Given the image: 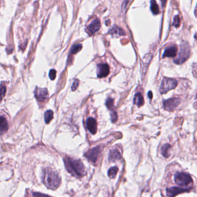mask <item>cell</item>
Masks as SVG:
<instances>
[{"mask_svg":"<svg viewBox=\"0 0 197 197\" xmlns=\"http://www.w3.org/2000/svg\"><path fill=\"white\" fill-rule=\"evenodd\" d=\"M64 161L67 171L74 176L80 178L85 175L86 169L81 161L67 157L64 158Z\"/></svg>","mask_w":197,"mask_h":197,"instance_id":"obj_1","label":"cell"},{"mask_svg":"<svg viewBox=\"0 0 197 197\" xmlns=\"http://www.w3.org/2000/svg\"><path fill=\"white\" fill-rule=\"evenodd\" d=\"M42 180L45 185L48 189L55 190L57 189L61 183V178L58 174L51 168H47L44 170Z\"/></svg>","mask_w":197,"mask_h":197,"instance_id":"obj_2","label":"cell"},{"mask_svg":"<svg viewBox=\"0 0 197 197\" xmlns=\"http://www.w3.org/2000/svg\"><path fill=\"white\" fill-rule=\"evenodd\" d=\"M190 47L189 44L187 42L182 43L177 57L174 60V62L176 64H181L185 63L190 55Z\"/></svg>","mask_w":197,"mask_h":197,"instance_id":"obj_3","label":"cell"},{"mask_svg":"<svg viewBox=\"0 0 197 197\" xmlns=\"http://www.w3.org/2000/svg\"><path fill=\"white\" fill-rule=\"evenodd\" d=\"M177 85L176 80L169 78H164L160 88V93L162 94H166L169 91L175 89Z\"/></svg>","mask_w":197,"mask_h":197,"instance_id":"obj_4","label":"cell"},{"mask_svg":"<svg viewBox=\"0 0 197 197\" xmlns=\"http://www.w3.org/2000/svg\"><path fill=\"white\" fill-rule=\"evenodd\" d=\"M175 182L180 186H187L193 180L189 174L183 172H177L175 175Z\"/></svg>","mask_w":197,"mask_h":197,"instance_id":"obj_5","label":"cell"},{"mask_svg":"<svg viewBox=\"0 0 197 197\" xmlns=\"http://www.w3.org/2000/svg\"><path fill=\"white\" fill-rule=\"evenodd\" d=\"M101 153V147L100 146H97L89 150L87 153L84 154V157L87 158L89 161L95 164L97 161Z\"/></svg>","mask_w":197,"mask_h":197,"instance_id":"obj_6","label":"cell"},{"mask_svg":"<svg viewBox=\"0 0 197 197\" xmlns=\"http://www.w3.org/2000/svg\"><path fill=\"white\" fill-rule=\"evenodd\" d=\"M180 100L177 98H172L163 101L164 109L166 110L172 112L180 104Z\"/></svg>","mask_w":197,"mask_h":197,"instance_id":"obj_7","label":"cell"},{"mask_svg":"<svg viewBox=\"0 0 197 197\" xmlns=\"http://www.w3.org/2000/svg\"><path fill=\"white\" fill-rule=\"evenodd\" d=\"M97 76L99 78L107 77L109 74V67L107 64H100L97 65Z\"/></svg>","mask_w":197,"mask_h":197,"instance_id":"obj_8","label":"cell"},{"mask_svg":"<svg viewBox=\"0 0 197 197\" xmlns=\"http://www.w3.org/2000/svg\"><path fill=\"white\" fill-rule=\"evenodd\" d=\"M101 27L100 22L98 19L93 20L87 27V31L89 36H93L98 31Z\"/></svg>","mask_w":197,"mask_h":197,"instance_id":"obj_9","label":"cell"},{"mask_svg":"<svg viewBox=\"0 0 197 197\" xmlns=\"http://www.w3.org/2000/svg\"><path fill=\"white\" fill-rule=\"evenodd\" d=\"M34 94L37 100H38L39 101H42L47 98L48 97V91L45 88L36 87Z\"/></svg>","mask_w":197,"mask_h":197,"instance_id":"obj_10","label":"cell"},{"mask_svg":"<svg viewBox=\"0 0 197 197\" xmlns=\"http://www.w3.org/2000/svg\"><path fill=\"white\" fill-rule=\"evenodd\" d=\"M190 189H182L177 187H172L166 189V195L168 197H175L178 194L187 192Z\"/></svg>","mask_w":197,"mask_h":197,"instance_id":"obj_11","label":"cell"},{"mask_svg":"<svg viewBox=\"0 0 197 197\" xmlns=\"http://www.w3.org/2000/svg\"><path fill=\"white\" fill-rule=\"evenodd\" d=\"M88 130L92 134H95L97 131V123L95 118H87L86 122Z\"/></svg>","mask_w":197,"mask_h":197,"instance_id":"obj_12","label":"cell"},{"mask_svg":"<svg viewBox=\"0 0 197 197\" xmlns=\"http://www.w3.org/2000/svg\"><path fill=\"white\" fill-rule=\"evenodd\" d=\"M177 47L176 46H172L166 48L162 55V57H174L176 55Z\"/></svg>","mask_w":197,"mask_h":197,"instance_id":"obj_13","label":"cell"},{"mask_svg":"<svg viewBox=\"0 0 197 197\" xmlns=\"http://www.w3.org/2000/svg\"><path fill=\"white\" fill-rule=\"evenodd\" d=\"M152 58H153V55L150 53L147 54L143 58V60H142V65H143L142 70H143V74H145V72L147 71V67H149V65Z\"/></svg>","mask_w":197,"mask_h":197,"instance_id":"obj_14","label":"cell"},{"mask_svg":"<svg viewBox=\"0 0 197 197\" xmlns=\"http://www.w3.org/2000/svg\"><path fill=\"white\" fill-rule=\"evenodd\" d=\"M121 154L118 150L116 149H113L110 150L109 154V157L108 159L110 162L116 161V160H118L121 158Z\"/></svg>","mask_w":197,"mask_h":197,"instance_id":"obj_15","label":"cell"},{"mask_svg":"<svg viewBox=\"0 0 197 197\" xmlns=\"http://www.w3.org/2000/svg\"><path fill=\"white\" fill-rule=\"evenodd\" d=\"M134 103L137 107H142L144 104V98L141 93H138L134 96Z\"/></svg>","mask_w":197,"mask_h":197,"instance_id":"obj_16","label":"cell"},{"mask_svg":"<svg viewBox=\"0 0 197 197\" xmlns=\"http://www.w3.org/2000/svg\"><path fill=\"white\" fill-rule=\"evenodd\" d=\"M8 123L4 117H0V135L4 134L8 130Z\"/></svg>","mask_w":197,"mask_h":197,"instance_id":"obj_17","label":"cell"},{"mask_svg":"<svg viewBox=\"0 0 197 197\" xmlns=\"http://www.w3.org/2000/svg\"><path fill=\"white\" fill-rule=\"evenodd\" d=\"M109 33L111 35H112L113 36H124L125 35L124 31L122 29L118 27H116V26H114V27L112 28L109 31Z\"/></svg>","mask_w":197,"mask_h":197,"instance_id":"obj_18","label":"cell"},{"mask_svg":"<svg viewBox=\"0 0 197 197\" xmlns=\"http://www.w3.org/2000/svg\"><path fill=\"white\" fill-rule=\"evenodd\" d=\"M171 146L169 144H165L161 147V153L164 157L168 158L170 157V150Z\"/></svg>","mask_w":197,"mask_h":197,"instance_id":"obj_19","label":"cell"},{"mask_svg":"<svg viewBox=\"0 0 197 197\" xmlns=\"http://www.w3.org/2000/svg\"><path fill=\"white\" fill-rule=\"evenodd\" d=\"M150 9L152 13L154 15H158L160 12L159 11V7L157 3L155 0H151L150 1Z\"/></svg>","mask_w":197,"mask_h":197,"instance_id":"obj_20","label":"cell"},{"mask_svg":"<svg viewBox=\"0 0 197 197\" xmlns=\"http://www.w3.org/2000/svg\"><path fill=\"white\" fill-rule=\"evenodd\" d=\"M118 172V167H116V166L111 167L108 171V176L110 177V179H114L116 176Z\"/></svg>","mask_w":197,"mask_h":197,"instance_id":"obj_21","label":"cell"},{"mask_svg":"<svg viewBox=\"0 0 197 197\" xmlns=\"http://www.w3.org/2000/svg\"><path fill=\"white\" fill-rule=\"evenodd\" d=\"M45 122L46 124H49L51 120L53 118V112L51 110L46 111L45 113Z\"/></svg>","mask_w":197,"mask_h":197,"instance_id":"obj_22","label":"cell"},{"mask_svg":"<svg viewBox=\"0 0 197 197\" xmlns=\"http://www.w3.org/2000/svg\"><path fill=\"white\" fill-rule=\"evenodd\" d=\"M82 45L81 44L75 45L74 46H73V47H72V49H71V54H72V55L76 54L82 49Z\"/></svg>","mask_w":197,"mask_h":197,"instance_id":"obj_23","label":"cell"},{"mask_svg":"<svg viewBox=\"0 0 197 197\" xmlns=\"http://www.w3.org/2000/svg\"><path fill=\"white\" fill-rule=\"evenodd\" d=\"M105 105H106V107L109 109H112L114 107V100H113V99L112 98H108L106 100Z\"/></svg>","mask_w":197,"mask_h":197,"instance_id":"obj_24","label":"cell"},{"mask_svg":"<svg viewBox=\"0 0 197 197\" xmlns=\"http://www.w3.org/2000/svg\"><path fill=\"white\" fill-rule=\"evenodd\" d=\"M180 19L179 15L174 17V22H173V26L175 27H178L180 26Z\"/></svg>","mask_w":197,"mask_h":197,"instance_id":"obj_25","label":"cell"},{"mask_svg":"<svg viewBox=\"0 0 197 197\" xmlns=\"http://www.w3.org/2000/svg\"><path fill=\"white\" fill-rule=\"evenodd\" d=\"M110 119H111V121L112 122L115 123L117 122L118 120V114L116 112L113 111V112H110Z\"/></svg>","mask_w":197,"mask_h":197,"instance_id":"obj_26","label":"cell"},{"mask_svg":"<svg viewBox=\"0 0 197 197\" xmlns=\"http://www.w3.org/2000/svg\"><path fill=\"white\" fill-rule=\"evenodd\" d=\"M6 93V87L5 86L1 87L0 89V101H1L2 99L4 98Z\"/></svg>","mask_w":197,"mask_h":197,"instance_id":"obj_27","label":"cell"},{"mask_svg":"<svg viewBox=\"0 0 197 197\" xmlns=\"http://www.w3.org/2000/svg\"><path fill=\"white\" fill-rule=\"evenodd\" d=\"M79 84V80L78 79H75L72 86V90L75 91L78 87Z\"/></svg>","mask_w":197,"mask_h":197,"instance_id":"obj_28","label":"cell"},{"mask_svg":"<svg viewBox=\"0 0 197 197\" xmlns=\"http://www.w3.org/2000/svg\"><path fill=\"white\" fill-rule=\"evenodd\" d=\"M49 77L51 80H54L56 76V71L55 70H51L49 72Z\"/></svg>","mask_w":197,"mask_h":197,"instance_id":"obj_29","label":"cell"},{"mask_svg":"<svg viewBox=\"0 0 197 197\" xmlns=\"http://www.w3.org/2000/svg\"><path fill=\"white\" fill-rule=\"evenodd\" d=\"M148 96H149V98H152V97H153V93H152V92H151V91H150L148 93Z\"/></svg>","mask_w":197,"mask_h":197,"instance_id":"obj_30","label":"cell"},{"mask_svg":"<svg viewBox=\"0 0 197 197\" xmlns=\"http://www.w3.org/2000/svg\"><path fill=\"white\" fill-rule=\"evenodd\" d=\"M161 1L162 2V3H163V4H164L166 3V0H161Z\"/></svg>","mask_w":197,"mask_h":197,"instance_id":"obj_31","label":"cell"}]
</instances>
